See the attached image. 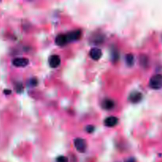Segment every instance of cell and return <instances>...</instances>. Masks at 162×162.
Here are the masks:
<instances>
[{"instance_id":"obj_16","label":"cell","mask_w":162,"mask_h":162,"mask_svg":"<svg viewBox=\"0 0 162 162\" xmlns=\"http://www.w3.org/2000/svg\"><path fill=\"white\" fill-rule=\"evenodd\" d=\"M56 162H68V158L64 156H60L56 159Z\"/></svg>"},{"instance_id":"obj_3","label":"cell","mask_w":162,"mask_h":162,"mask_svg":"<svg viewBox=\"0 0 162 162\" xmlns=\"http://www.w3.org/2000/svg\"><path fill=\"white\" fill-rule=\"evenodd\" d=\"M128 99L130 102L134 103V104H136V103H139L141 100L142 99V94H141L140 92H138V91H134L130 93V94L129 95Z\"/></svg>"},{"instance_id":"obj_4","label":"cell","mask_w":162,"mask_h":162,"mask_svg":"<svg viewBox=\"0 0 162 162\" xmlns=\"http://www.w3.org/2000/svg\"><path fill=\"white\" fill-rule=\"evenodd\" d=\"M29 63V60L26 58H15L13 59L12 63L17 67H26Z\"/></svg>"},{"instance_id":"obj_9","label":"cell","mask_w":162,"mask_h":162,"mask_svg":"<svg viewBox=\"0 0 162 162\" xmlns=\"http://www.w3.org/2000/svg\"><path fill=\"white\" fill-rule=\"evenodd\" d=\"M89 56L94 60H98L102 56L101 50L100 48H92L90 50Z\"/></svg>"},{"instance_id":"obj_7","label":"cell","mask_w":162,"mask_h":162,"mask_svg":"<svg viewBox=\"0 0 162 162\" xmlns=\"http://www.w3.org/2000/svg\"><path fill=\"white\" fill-rule=\"evenodd\" d=\"M119 119L116 116H109L104 119V125L108 128H112L118 123Z\"/></svg>"},{"instance_id":"obj_18","label":"cell","mask_w":162,"mask_h":162,"mask_svg":"<svg viewBox=\"0 0 162 162\" xmlns=\"http://www.w3.org/2000/svg\"><path fill=\"white\" fill-rule=\"evenodd\" d=\"M125 162H136V161H135V159L134 158H130L128 159H127L125 161Z\"/></svg>"},{"instance_id":"obj_2","label":"cell","mask_w":162,"mask_h":162,"mask_svg":"<svg viewBox=\"0 0 162 162\" xmlns=\"http://www.w3.org/2000/svg\"><path fill=\"white\" fill-rule=\"evenodd\" d=\"M74 147L79 153H84L86 152L87 149V142L84 139L81 138H77L74 141Z\"/></svg>"},{"instance_id":"obj_1","label":"cell","mask_w":162,"mask_h":162,"mask_svg":"<svg viewBox=\"0 0 162 162\" xmlns=\"http://www.w3.org/2000/svg\"><path fill=\"white\" fill-rule=\"evenodd\" d=\"M150 87L153 89H160L162 88V74H156L150 80Z\"/></svg>"},{"instance_id":"obj_10","label":"cell","mask_w":162,"mask_h":162,"mask_svg":"<svg viewBox=\"0 0 162 162\" xmlns=\"http://www.w3.org/2000/svg\"><path fill=\"white\" fill-rule=\"evenodd\" d=\"M68 43L67 40V35L66 34H59L56 38V44L59 46H63L65 44Z\"/></svg>"},{"instance_id":"obj_13","label":"cell","mask_w":162,"mask_h":162,"mask_svg":"<svg viewBox=\"0 0 162 162\" xmlns=\"http://www.w3.org/2000/svg\"><path fill=\"white\" fill-rule=\"evenodd\" d=\"M139 62L141 64V67H146L149 65V59L148 57L145 55H141L140 58H139Z\"/></svg>"},{"instance_id":"obj_15","label":"cell","mask_w":162,"mask_h":162,"mask_svg":"<svg viewBox=\"0 0 162 162\" xmlns=\"http://www.w3.org/2000/svg\"><path fill=\"white\" fill-rule=\"evenodd\" d=\"M29 85L31 86H36L37 85V79L36 78H32L29 81Z\"/></svg>"},{"instance_id":"obj_12","label":"cell","mask_w":162,"mask_h":162,"mask_svg":"<svg viewBox=\"0 0 162 162\" xmlns=\"http://www.w3.org/2000/svg\"><path fill=\"white\" fill-rule=\"evenodd\" d=\"M126 63L128 67H132L134 63V55L129 53L126 56Z\"/></svg>"},{"instance_id":"obj_5","label":"cell","mask_w":162,"mask_h":162,"mask_svg":"<svg viewBox=\"0 0 162 162\" xmlns=\"http://www.w3.org/2000/svg\"><path fill=\"white\" fill-rule=\"evenodd\" d=\"M66 35H67V38L68 42H72L74 41V40H78L79 38L81 37V30H74L68 32V33Z\"/></svg>"},{"instance_id":"obj_6","label":"cell","mask_w":162,"mask_h":162,"mask_svg":"<svg viewBox=\"0 0 162 162\" xmlns=\"http://www.w3.org/2000/svg\"><path fill=\"white\" fill-rule=\"evenodd\" d=\"M49 65L50 67L52 68H56L58 67L61 63V59L60 57L57 55H52V56L49 58Z\"/></svg>"},{"instance_id":"obj_19","label":"cell","mask_w":162,"mask_h":162,"mask_svg":"<svg viewBox=\"0 0 162 162\" xmlns=\"http://www.w3.org/2000/svg\"><path fill=\"white\" fill-rule=\"evenodd\" d=\"M4 93H6V94H10V93H11V91H10V90H5Z\"/></svg>"},{"instance_id":"obj_14","label":"cell","mask_w":162,"mask_h":162,"mask_svg":"<svg viewBox=\"0 0 162 162\" xmlns=\"http://www.w3.org/2000/svg\"><path fill=\"white\" fill-rule=\"evenodd\" d=\"M15 90H16L17 93H21L23 91V85L21 82H17L16 85H15Z\"/></svg>"},{"instance_id":"obj_11","label":"cell","mask_w":162,"mask_h":162,"mask_svg":"<svg viewBox=\"0 0 162 162\" xmlns=\"http://www.w3.org/2000/svg\"><path fill=\"white\" fill-rule=\"evenodd\" d=\"M111 59L113 63H116L119 59V53L118 49L114 48V47L111 50Z\"/></svg>"},{"instance_id":"obj_8","label":"cell","mask_w":162,"mask_h":162,"mask_svg":"<svg viewBox=\"0 0 162 162\" xmlns=\"http://www.w3.org/2000/svg\"><path fill=\"white\" fill-rule=\"evenodd\" d=\"M101 106L105 110H111L115 106V102L113 100L106 98V99L103 100V101L101 102Z\"/></svg>"},{"instance_id":"obj_17","label":"cell","mask_w":162,"mask_h":162,"mask_svg":"<svg viewBox=\"0 0 162 162\" xmlns=\"http://www.w3.org/2000/svg\"><path fill=\"white\" fill-rule=\"evenodd\" d=\"M94 129H95V128H94V127H93V126H91V125L87 126V127L86 128V130L88 132V133H89V134H91V133H92V132L94 130Z\"/></svg>"}]
</instances>
